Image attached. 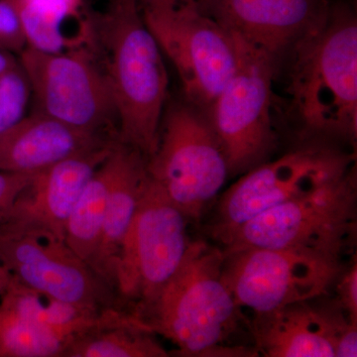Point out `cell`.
Instances as JSON below:
<instances>
[{"instance_id": "cell-6", "label": "cell", "mask_w": 357, "mask_h": 357, "mask_svg": "<svg viewBox=\"0 0 357 357\" xmlns=\"http://www.w3.org/2000/svg\"><path fill=\"white\" fill-rule=\"evenodd\" d=\"M356 168V152L328 142L304 145L243 173L215 208L213 236L223 243L238 227L270 208L306 196Z\"/></svg>"}, {"instance_id": "cell-10", "label": "cell", "mask_w": 357, "mask_h": 357, "mask_svg": "<svg viewBox=\"0 0 357 357\" xmlns=\"http://www.w3.org/2000/svg\"><path fill=\"white\" fill-rule=\"evenodd\" d=\"M18 62L29 82L35 112L86 132L119 138L114 100L103 67L93 50L77 47L60 53L26 48Z\"/></svg>"}, {"instance_id": "cell-22", "label": "cell", "mask_w": 357, "mask_h": 357, "mask_svg": "<svg viewBox=\"0 0 357 357\" xmlns=\"http://www.w3.org/2000/svg\"><path fill=\"white\" fill-rule=\"evenodd\" d=\"M31 89L20 62L0 75V133L25 116Z\"/></svg>"}, {"instance_id": "cell-9", "label": "cell", "mask_w": 357, "mask_h": 357, "mask_svg": "<svg viewBox=\"0 0 357 357\" xmlns=\"http://www.w3.org/2000/svg\"><path fill=\"white\" fill-rule=\"evenodd\" d=\"M142 13L162 53L177 70L185 100L208 116L236 68L234 34L195 0H183L166 10Z\"/></svg>"}, {"instance_id": "cell-13", "label": "cell", "mask_w": 357, "mask_h": 357, "mask_svg": "<svg viewBox=\"0 0 357 357\" xmlns=\"http://www.w3.org/2000/svg\"><path fill=\"white\" fill-rule=\"evenodd\" d=\"M116 142L89 150L35 173L21 189L0 225V234L64 241L79 195Z\"/></svg>"}, {"instance_id": "cell-26", "label": "cell", "mask_w": 357, "mask_h": 357, "mask_svg": "<svg viewBox=\"0 0 357 357\" xmlns=\"http://www.w3.org/2000/svg\"><path fill=\"white\" fill-rule=\"evenodd\" d=\"M142 10L161 11L172 8L183 0H140Z\"/></svg>"}, {"instance_id": "cell-18", "label": "cell", "mask_w": 357, "mask_h": 357, "mask_svg": "<svg viewBox=\"0 0 357 357\" xmlns=\"http://www.w3.org/2000/svg\"><path fill=\"white\" fill-rule=\"evenodd\" d=\"M0 298V307L51 331L65 342L66 349L75 340L100 325L110 312H114L98 311L53 299L26 287L14 278Z\"/></svg>"}, {"instance_id": "cell-23", "label": "cell", "mask_w": 357, "mask_h": 357, "mask_svg": "<svg viewBox=\"0 0 357 357\" xmlns=\"http://www.w3.org/2000/svg\"><path fill=\"white\" fill-rule=\"evenodd\" d=\"M337 296L335 302L352 321L357 323V259L356 255L349 266L342 268L335 282Z\"/></svg>"}, {"instance_id": "cell-25", "label": "cell", "mask_w": 357, "mask_h": 357, "mask_svg": "<svg viewBox=\"0 0 357 357\" xmlns=\"http://www.w3.org/2000/svg\"><path fill=\"white\" fill-rule=\"evenodd\" d=\"M34 174H20L0 171V203H13L18 192Z\"/></svg>"}, {"instance_id": "cell-12", "label": "cell", "mask_w": 357, "mask_h": 357, "mask_svg": "<svg viewBox=\"0 0 357 357\" xmlns=\"http://www.w3.org/2000/svg\"><path fill=\"white\" fill-rule=\"evenodd\" d=\"M0 261L15 280L53 299L98 311L130 312L64 241L0 234Z\"/></svg>"}, {"instance_id": "cell-7", "label": "cell", "mask_w": 357, "mask_h": 357, "mask_svg": "<svg viewBox=\"0 0 357 357\" xmlns=\"http://www.w3.org/2000/svg\"><path fill=\"white\" fill-rule=\"evenodd\" d=\"M189 218L149 177L122 243L115 289L134 316L150 304L184 261Z\"/></svg>"}, {"instance_id": "cell-15", "label": "cell", "mask_w": 357, "mask_h": 357, "mask_svg": "<svg viewBox=\"0 0 357 357\" xmlns=\"http://www.w3.org/2000/svg\"><path fill=\"white\" fill-rule=\"evenodd\" d=\"M230 31L275 58L323 24L328 0H195Z\"/></svg>"}, {"instance_id": "cell-3", "label": "cell", "mask_w": 357, "mask_h": 357, "mask_svg": "<svg viewBox=\"0 0 357 357\" xmlns=\"http://www.w3.org/2000/svg\"><path fill=\"white\" fill-rule=\"evenodd\" d=\"M290 95L305 132L354 143L357 137V22L347 7L291 49Z\"/></svg>"}, {"instance_id": "cell-1", "label": "cell", "mask_w": 357, "mask_h": 357, "mask_svg": "<svg viewBox=\"0 0 357 357\" xmlns=\"http://www.w3.org/2000/svg\"><path fill=\"white\" fill-rule=\"evenodd\" d=\"M222 249L191 243L173 278L136 318L170 340L181 356L253 357L255 347L227 345L243 311L222 278Z\"/></svg>"}, {"instance_id": "cell-28", "label": "cell", "mask_w": 357, "mask_h": 357, "mask_svg": "<svg viewBox=\"0 0 357 357\" xmlns=\"http://www.w3.org/2000/svg\"><path fill=\"white\" fill-rule=\"evenodd\" d=\"M1 265H2V262H1V261H0V266H1Z\"/></svg>"}, {"instance_id": "cell-16", "label": "cell", "mask_w": 357, "mask_h": 357, "mask_svg": "<svg viewBox=\"0 0 357 357\" xmlns=\"http://www.w3.org/2000/svg\"><path fill=\"white\" fill-rule=\"evenodd\" d=\"M119 141L34 112L0 133V171L38 173L63 160Z\"/></svg>"}, {"instance_id": "cell-2", "label": "cell", "mask_w": 357, "mask_h": 357, "mask_svg": "<svg viewBox=\"0 0 357 357\" xmlns=\"http://www.w3.org/2000/svg\"><path fill=\"white\" fill-rule=\"evenodd\" d=\"M139 0H109L98 23L121 142L149 158L158 144L168 93L163 53Z\"/></svg>"}, {"instance_id": "cell-20", "label": "cell", "mask_w": 357, "mask_h": 357, "mask_svg": "<svg viewBox=\"0 0 357 357\" xmlns=\"http://www.w3.org/2000/svg\"><path fill=\"white\" fill-rule=\"evenodd\" d=\"M119 144L121 141L84 185L68 222L65 243L86 263L95 252L100 238L110 190L119 167Z\"/></svg>"}, {"instance_id": "cell-21", "label": "cell", "mask_w": 357, "mask_h": 357, "mask_svg": "<svg viewBox=\"0 0 357 357\" xmlns=\"http://www.w3.org/2000/svg\"><path fill=\"white\" fill-rule=\"evenodd\" d=\"M65 351L51 331L0 307V357H64Z\"/></svg>"}, {"instance_id": "cell-27", "label": "cell", "mask_w": 357, "mask_h": 357, "mask_svg": "<svg viewBox=\"0 0 357 357\" xmlns=\"http://www.w3.org/2000/svg\"><path fill=\"white\" fill-rule=\"evenodd\" d=\"M13 276L3 264L0 266V297L6 293L7 288L13 282Z\"/></svg>"}, {"instance_id": "cell-5", "label": "cell", "mask_w": 357, "mask_h": 357, "mask_svg": "<svg viewBox=\"0 0 357 357\" xmlns=\"http://www.w3.org/2000/svg\"><path fill=\"white\" fill-rule=\"evenodd\" d=\"M147 172L190 222H199L229 177L227 155L208 114L189 102L170 107L156 150L147 158Z\"/></svg>"}, {"instance_id": "cell-19", "label": "cell", "mask_w": 357, "mask_h": 357, "mask_svg": "<svg viewBox=\"0 0 357 357\" xmlns=\"http://www.w3.org/2000/svg\"><path fill=\"white\" fill-rule=\"evenodd\" d=\"M156 333L130 312H110L100 325L77 337L64 357H167Z\"/></svg>"}, {"instance_id": "cell-8", "label": "cell", "mask_w": 357, "mask_h": 357, "mask_svg": "<svg viewBox=\"0 0 357 357\" xmlns=\"http://www.w3.org/2000/svg\"><path fill=\"white\" fill-rule=\"evenodd\" d=\"M231 33L236 68L208 119L227 155L229 176H234L263 163L273 150L271 93L278 59Z\"/></svg>"}, {"instance_id": "cell-17", "label": "cell", "mask_w": 357, "mask_h": 357, "mask_svg": "<svg viewBox=\"0 0 357 357\" xmlns=\"http://www.w3.org/2000/svg\"><path fill=\"white\" fill-rule=\"evenodd\" d=\"M119 150V167L110 190L100 238L88 262L116 294L115 271L122 243L149 181L146 157L139 150L122 142Z\"/></svg>"}, {"instance_id": "cell-24", "label": "cell", "mask_w": 357, "mask_h": 357, "mask_svg": "<svg viewBox=\"0 0 357 357\" xmlns=\"http://www.w3.org/2000/svg\"><path fill=\"white\" fill-rule=\"evenodd\" d=\"M21 2L42 17L65 24L79 15L83 0H21Z\"/></svg>"}, {"instance_id": "cell-14", "label": "cell", "mask_w": 357, "mask_h": 357, "mask_svg": "<svg viewBox=\"0 0 357 357\" xmlns=\"http://www.w3.org/2000/svg\"><path fill=\"white\" fill-rule=\"evenodd\" d=\"M251 332L258 352L267 357L357 356V323L333 299L255 317Z\"/></svg>"}, {"instance_id": "cell-11", "label": "cell", "mask_w": 357, "mask_h": 357, "mask_svg": "<svg viewBox=\"0 0 357 357\" xmlns=\"http://www.w3.org/2000/svg\"><path fill=\"white\" fill-rule=\"evenodd\" d=\"M222 278L237 305L255 317L324 297L344 265L338 260L285 249L222 250Z\"/></svg>"}, {"instance_id": "cell-4", "label": "cell", "mask_w": 357, "mask_h": 357, "mask_svg": "<svg viewBox=\"0 0 357 357\" xmlns=\"http://www.w3.org/2000/svg\"><path fill=\"white\" fill-rule=\"evenodd\" d=\"M357 229L356 168L317 191L270 208L238 227L222 250L285 249L342 261Z\"/></svg>"}]
</instances>
